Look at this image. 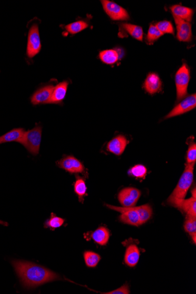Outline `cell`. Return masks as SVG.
Returning a JSON list of instances; mask_svg holds the SVG:
<instances>
[{
  "mask_svg": "<svg viewBox=\"0 0 196 294\" xmlns=\"http://www.w3.org/2000/svg\"><path fill=\"white\" fill-rule=\"evenodd\" d=\"M22 128H16L11 130L1 137H0V145L8 142H18L25 133Z\"/></svg>",
  "mask_w": 196,
  "mask_h": 294,
  "instance_id": "cell-19",
  "label": "cell"
},
{
  "mask_svg": "<svg viewBox=\"0 0 196 294\" xmlns=\"http://www.w3.org/2000/svg\"><path fill=\"white\" fill-rule=\"evenodd\" d=\"M64 222L65 220L52 213L50 218L45 223L44 226L46 228H49L54 230L55 228L61 227L64 225Z\"/></svg>",
  "mask_w": 196,
  "mask_h": 294,
  "instance_id": "cell-27",
  "label": "cell"
},
{
  "mask_svg": "<svg viewBox=\"0 0 196 294\" xmlns=\"http://www.w3.org/2000/svg\"><path fill=\"white\" fill-rule=\"evenodd\" d=\"M42 138V127L36 125L29 131L25 132L18 143L23 145L30 154L37 155L40 152Z\"/></svg>",
  "mask_w": 196,
  "mask_h": 294,
  "instance_id": "cell-3",
  "label": "cell"
},
{
  "mask_svg": "<svg viewBox=\"0 0 196 294\" xmlns=\"http://www.w3.org/2000/svg\"><path fill=\"white\" fill-rule=\"evenodd\" d=\"M170 10L172 11L173 17L189 22L192 21L193 16V10L192 8L182 6L180 5H175L170 7Z\"/></svg>",
  "mask_w": 196,
  "mask_h": 294,
  "instance_id": "cell-16",
  "label": "cell"
},
{
  "mask_svg": "<svg viewBox=\"0 0 196 294\" xmlns=\"http://www.w3.org/2000/svg\"><path fill=\"white\" fill-rule=\"evenodd\" d=\"M110 233L107 228L100 227L91 234V238L100 245H106L109 242Z\"/></svg>",
  "mask_w": 196,
  "mask_h": 294,
  "instance_id": "cell-18",
  "label": "cell"
},
{
  "mask_svg": "<svg viewBox=\"0 0 196 294\" xmlns=\"http://www.w3.org/2000/svg\"><path fill=\"white\" fill-rule=\"evenodd\" d=\"M196 106V94H192L186 97L184 100L180 102L178 105L172 110L165 119L175 117L176 116L185 114L187 112L192 111L195 109Z\"/></svg>",
  "mask_w": 196,
  "mask_h": 294,
  "instance_id": "cell-10",
  "label": "cell"
},
{
  "mask_svg": "<svg viewBox=\"0 0 196 294\" xmlns=\"http://www.w3.org/2000/svg\"><path fill=\"white\" fill-rule=\"evenodd\" d=\"M184 230L191 234L196 233V219L195 217L187 216L184 225Z\"/></svg>",
  "mask_w": 196,
  "mask_h": 294,
  "instance_id": "cell-31",
  "label": "cell"
},
{
  "mask_svg": "<svg viewBox=\"0 0 196 294\" xmlns=\"http://www.w3.org/2000/svg\"><path fill=\"white\" fill-rule=\"evenodd\" d=\"M54 86H47L41 87L33 94L31 98V102L33 105L37 104H49L51 98Z\"/></svg>",
  "mask_w": 196,
  "mask_h": 294,
  "instance_id": "cell-12",
  "label": "cell"
},
{
  "mask_svg": "<svg viewBox=\"0 0 196 294\" xmlns=\"http://www.w3.org/2000/svg\"><path fill=\"white\" fill-rule=\"evenodd\" d=\"M155 25L163 35L164 34L174 35V28H173V25L170 21H162L159 22Z\"/></svg>",
  "mask_w": 196,
  "mask_h": 294,
  "instance_id": "cell-30",
  "label": "cell"
},
{
  "mask_svg": "<svg viewBox=\"0 0 196 294\" xmlns=\"http://www.w3.org/2000/svg\"><path fill=\"white\" fill-rule=\"evenodd\" d=\"M83 257L86 266L89 268L96 267L101 259L99 254L91 251L84 252Z\"/></svg>",
  "mask_w": 196,
  "mask_h": 294,
  "instance_id": "cell-24",
  "label": "cell"
},
{
  "mask_svg": "<svg viewBox=\"0 0 196 294\" xmlns=\"http://www.w3.org/2000/svg\"><path fill=\"white\" fill-rule=\"evenodd\" d=\"M130 293V288L128 284H125L118 289L111 291V292L103 293L106 294H128Z\"/></svg>",
  "mask_w": 196,
  "mask_h": 294,
  "instance_id": "cell-33",
  "label": "cell"
},
{
  "mask_svg": "<svg viewBox=\"0 0 196 294\" xmlns=\"http://www.w3.org/2000/svg\"><path fill=\"white\" fill-rule=\"evenodd\" d=\"M128 143L129 141L124 136L119 135L109 142L106 148L112 154L120 156L125 151Z\"/></svg>",
  "mask_w": 196,
  "mask_h": 294,
  "instance_id": "cell-13",
  "label": "cell"
},
{
  "mask_svg": "<svg viewBox=\"0 0 196 294\" xmlns=\"http://www.w3.org/2000/svg\"><path fill=\"white\" fill-rule=\"evenodd\" d=\"M0 225L7 226L8 223L7 222H4L3 221H2V220H0Z\"/></svg>",
  "mask_w": 196,
  "mask_h": 294,
  "instance_id": "cell-35",
  "label": "cell"
},
{
  "mask_svg": "<svg viewBox=\"0 0 196 294\" xmlns=\"http://www.w3.org/2000/svg\"><path fill=\"white\" fill-rule=\"evenodd\" d=\"M177 28V38L182 42H190L192 39V25L189 22L173 17Z\"/></svg>",
  "mask_w": 196,
  "mask_h": 294,
  "instance_id": "cell-11",
  "label": "cell"
},
{
  "mask_svg": "<svg viewBox=\"0 0 196 294\" xmlns=\"http://www.w3.org/2000/svg\"><path fill=\"white\" fill-rule=\"evenodd\" d=\"M140 252L136 245H131L127 248L125 256V261L129 267L136 266L139 262Z\"/></svg>",
  "mask_w": 196,
  "mask_h": 294,
  "instance_id": "cell-17",
  "label": "cell"
},
{
  "mask_svg": "<svg viewBox=\"0 0 196 294\" xmlns=\"http://www.w3.org/2000/svg\"><path fill=\"white\" fill-rule=\"evenodd\" d=\"M190 75L189 67L186 64H183L179 69L175 75L176 90H177V100L180 101L186 97L187 94Z\"/></svg>",
  "mask_w": 196,
  "mask_h": 294,
  "instance_id": "cell-4",
  "label": "cell"
},
{
  "mask_svg": "<svg viewBox=\"0 0 196 294\" xmlns=\"http://www.w3.org/2000/svg\"><path fill=\"white\" fill-rule=\"evenodd\" d=\"M196 161V145L195 142L190 144L187 154V164L195 165Z\"/></svg>",
  "mask_w": 196,
  "mask_h": 294,
  "instance_id": "cell-32",
  "label": "cell"
},
{
  "mask_svg": "<svg viewBox=\"0 0 196 294\" xmlns=\"http://www.w3.org/2000/svg\"><path fill=\"white\" fill-rule=\"evenodd\" d=\"M195 165L187 164L185 169L179 180L173 193L167 200L168 204L176 208H179L181 203L185 199L187 191L189 190L194 178Z\"/></svg>",
  "mask_w": 196,
  "mask_h": 294,
  "instance_id": "cell-2",
  "label": "cell"
},
{
  "mask_svg": "<svg viewBox=\"0 0 196 294\" xmlns=\"http://www.w3.org/2000/svg\"><path fill=\"white\" fill-rule=\"evenodd\" d=\"M163 35L155 25H150L147 36V41L148 44H152L154 42Z\"/></svg>",
  "mask_w": 196,
  "mask_h": 294,
  "instance_id": "cell-28",
  "label": "cell"
},
{
  "mask_svg": "<svg viewBox=\"0 0 196 294\" xmlns=\"http://www.w3.org/2000/svg\"><path fill=\"white\" fill-rule=\"evenodd\" d=\"M101 2L103 10L113 20L125 21L130 19L127 11L115 2L108 0H103Z\"/></svg>",
  "mask_w": 196,
  "mask_h": 294,
  "instance_id": "cell-6",
  "label": "cell"
},
{
  "mask_svg": "<svg viewBox=\"0 0 196 294\" xmlns=\"http://www.w3.org/2000/svg\"><path fill=\"white\" fill-rule=\"evenodd\" d=\"M122 27L134 39L141 41L143 40L144 32L141 27L131 24H123Z\"/></svg>",
  "mask_w": 196,
  "mask_h": 294,
  "instance_id": "cell-23",
  "label": "cell"
},
{
  "mask_svg": "<svg viewBox=\"0 0 196 294\" xmlns=\"http://www.w3.org/2000/svg\"><path fill=\"white\" fill-rule=\"evenodd\" d=\"M131 208L138 214L141 225L147 223L152 217L153 210L149 205H143L139 207L133 206Z\"/></svg>",
  "mask_w": 196,
  "mask_h": 294,
  "instance_id": "cell-21",
  "label": "cell"
},
{
  "mask_svg": "<svg viewBox=\"0 0 196 294\" xmlns=\"http://www.w3.org/2000/svg\"><path fill=\"white\" fill-rule=\"evenodd\" d=\"M196 198L193 197L190 199H184L181 203L178 209L186 213L187 216L196 217Z\"/></svg>",
  "mask_w": 196,
  "mask_h": 294,
  "instance_id": "cell-20",
  "label": "cell"
},
{
  "mask_svg": "<svg viewBox=\"0 0 196 294\" xmlns=\"http://www.w3.org/2000/svg\"><path fill=\"white\" fill-rule=\"evenodd\" d=\"M196 233L191 234V236L192 237V239L193 240V242H194L195 243H196Z\"/></svg>",
  "mask_w": 196,
  "mask_h": 294,
  "instance_id": "cell-34",
  "label": "cell"
},
{
  "mask_svg": "<svg viewBox=\"0 0 196 294\" xmlns=\"http://www.w3.org/2000/svg\"><path fill=\"white\" fill-rule=\"evenodd\" d=\"M68 86V83L67 81H64L54 86L49 104H59L62 103L65 99Z\"/></svg>",
  "mask_w": 196,
  "mask_h": 294,
  "instance_id": "cell-15",
  "label": "cell"
},
{
  "mask_svg": "<svg viewBox=\"0 0 196 294\" xmlns=\"http://www.w3.org/2000/svg\"><path fill=\"white\" fill-rule=\"evenodd\" d=\"M41 49V43L39 32L38 25L33 24L30 28L28 36L27 55L28 57L33 58L40 52Z\"/></svg>",
  "mask_w": 196,
  "mask_h": 294,
  "instance_id": "cell-5",
  "label": "cell"
},
{
  "mask_svg": "<svg viewBox=\"0 0 196 294\" xmlns=\"http://www.w3.org/2000/svg\"><path fill=\"white\" fill-rule=\"evenodd\" d=\"M99 58L103 63L113 65L118 61L119 54L116 50H104L99 53Z\"/></svg>",
  "mask_w": 196,
  "mask_h": 294,
  "instance_id": "cell-22",
  "label": "cell"
},
{
  "mask_svg": "<svg viewBox=\"0 0 196 294\" xmlns=\"http://www.w3.org/2000/svg\"><path fill=\"white\" fill-rule=\"evenodd\" d=\"M141 196V192L138 189L127 188L119 192L117 198L124 208H131L135 206Z\"/></svg>",
  "mask_w": 196,
  "mask_h": 294,
  "instance_id": "cell-8",
  "label": "cell"
},
{
  "mask_svg": "<svg viewBox=\"0 0 196 294\" xmlns=\"http://www.w3.org/2000/svg\"><path fill=\"white\" fill-rule=\"evenodd\" d=\"M12 264L25 287L35 288L60 279L57 274L35 263L13 261Z\"/></svg>",
  "mask_w": 196,
  "mask_h": 294,
  "instance_id": "cell-1",
  "label": "cell"
},
{
  "mask_svg": "<svg viewBox=\"0 0 196 294\" xmlns=\"http://www.w3.org/2000/svg\"><path fill=\"white\" fill-rule=\"evenodd\" d=\"M88 26L87 22L84 21H78L66 25L65 28L67 32L71 34L72 35H74L82 32Z\"/></svg>",
  "mask_w": 196,
  "mask_h": 294,
  "instance_id": "cell-26",
  "label": "cell"
},
{
  "mask_svg": "<svg viewBox=\"0 0 196 294\" xmlns=\"http://www.w3.org/2000/svg\"><path fill=\"white\" fill-rule=\"evenodd\" d=\"M106 206L111 210L122 213L119 216L120 222L137 227L141 225L138 214L131 208H120L109 205H106Z\"/></svg>",
  "mask_w": 196,
  "mask_h": 294,
  "instance_id": "cell-7",
  "label": "cell"
},
{
  "mask_svg": "<svg viewBox=\"0 0 196 294\" xmlns=\"http://www.w3.org/2000/svg\"><path fill=\"white\" fill-rule=\"evenodd\" d=\"M57 165L70 173H83L85 172L82 162L72 156L63 157L58 161Z\"/></svg>",
  "mask_w": 196,
  "mask_h": 294,
  "instance_id": "cell-9",
  "label": "cell"
},
{
  "mask_svg": "<svg viewBox=\"0 0 196 294\" xmlns=\"http://www.w3.org/2000/svg\"><path fill=\"white\" fill-rule=\"evenodd\" d=\"M147 173V169L144 165H138L131 168L129 171V174L136 178H145Z\"/></svg>",
  "mask_w": 196,
  "mask_h": 294,
  "instance_id": "cell-29",
  "label": "cell"
},
{
  "mask_svg": "<svg viewBox=\"0 0 196 294\" xmlns=\"http://www.w3.org/2000/svg\"><path fill=\"white\" fill-rule=\"evenodd\" d=\"M144 87L149 94H156L161 89L162 82L160 78L155 73H150L146 79Z\"/></svg>",
  "mask_w": 196,
  "mask_h": 294,
  "instance_id": "cell-14",
  "label": "cell"
},
{
  "mask_svg": "<svg viewBox=\"0 0 196 294\" xmlns=\"http://www.w3.org/2000/svg\"><path fill=\"white\" fill-rule=\"evenodd\" d=\"M86 190H87V188H86L85 180L82 178L77 177L74 185V191L75 193L78 195L80 202L83 203L84 196L86 194Z\"/></svg>",
  "mask_w": 196,
  "mask_h": 294,
  "instance_id": "cell-25",
  "label": "cell"
}]
</instances>
